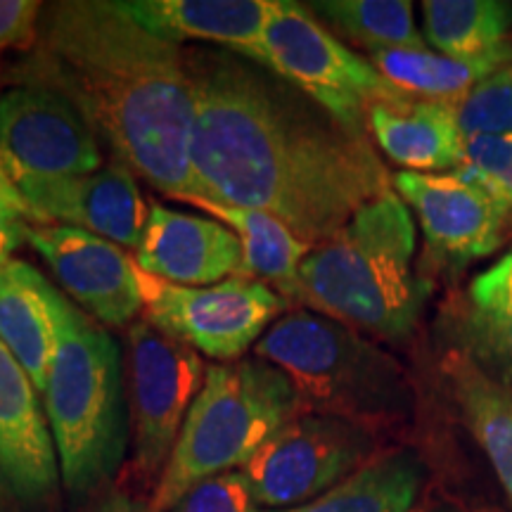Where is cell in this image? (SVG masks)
<instances>
[{"instance_id": "28", "label": "cell", "mask_w": 512, "mask_h": 512, "mask_svg": "<svg viewBox=\"0 0 512 512\" xmlns=\"http://www.w3.org/2000/svg\"><path fill=\"white\" fill-rule=\"evenodd\" d=\"M475 176L512 211V138H470L465 140V164Z\"/></svg>"}, {"instance_id": "15", "label": "cell", "mask_w": 512, "mask_h": 512, "mask_svg": "<svg viewBox=\"0 0 512 512\" xmlns=\"http://www.w3.org/2000/svg\"><path fill=\"white\" fill-rule=\"evenodd\" d=\"M41 399L22 363L0 342V479L27 505L46 503L62 479Z\"/></svg>"}, {"instance_id": "27", "label": "cell", "mask_w": 512, "mask_h": 512, "mask_svg": "<svg viewBox=\"0 0 512 512\" xmlns=\"http://www.w3.org/2000/svg\"><path fill=\"white\" fill-rule=\"evenodd\" d=\"M451 107L465 140L512 138V67L486 76Z\"/></svg>"}, {"instance_id": "6", "label": "cell", "mask_w": 512, "mask_h": 512, "mask_svg": "<svg viewBox=\"0 0 512 512\" xmlns=\"http://www.w3.org/2000/svg\"><path fill=\"white\" fill-rule=\"evenodd\" d=\"M254 356L283 370L302 413L366 425L411 406V384L401 363L375 339L323 313H285L259 339Z\"/></svg>"}, {"instance_id": "30", "label": "cell", "mask_w": 512, "mask_h": 512, "mask_svg": "<svg viewBox=\"0 0 512 512\" xmlns=\"http://www.w3.org/2000/svg\"><path fill=\"white\" fill-rule=\"evenodd\" d=\"M31 216L24 207L22 197L5 171L0 169V268L8 266L12 254L27 242Z\"/></svg>"}, {"instance_id": "21", "label": "cell", "mask_w": 512, "mask_h": 512, "mask_svg": "<svg viewBox=\"0 0 512 512\" xmlns=\"http://www.w3.org/2000/svg\"><path fill=\"white\" fill-rule=\"evenodd\" d=\"M441 373L451 387L467 430L489 458L512 505V389L491 380L470 358L456 351H444Z\"/></svg>"}, {"instance_id": "12", "label": "cell", "mask_w": 512, "mask_h": 512, "mask_svg": "<svg viewBox=\"0 0 512 512\" xmlns=\"http://www.w3.org/2000/svg\"><path fill=\"white\" fill-rule=\"evenodd\" d=\"M392 188L415 211L427 245L453 264L484 259L505 242L512 211L465 169L453 174L399 171Z\"/></svg>"}, {"instance_id": "3", "label": "cell", "mask_w": 512, "mask_h": 512, "mask_svg": "<svg viewBox=\"0 0 512 512\" xmlns=\"http://www.w3.org/2000/svg\"><path fill=\"white\" fill-rule=\"evenodd\" d=\"M415 223L394 190L382 192L302 261L292 304L370 339L399 344L418 328L430 285L413 266Z\"/></svg>"}, {"instance_id": "19", "label": "cell", "mask_w": 512, "mask_h": 512, "mask_svg": "<svg viewBox=\"0 0 512 512\" xmlns=\"http://www.w3.org/2000/svg\"><path fill=\"white\" fill-rule=\"evenodd\" d=\"M64 299L27 261L12 259L0 268V342L22 363L41 396L60 342Z\"/></svg>"}, {"instance_id": "5", "label": "cell", "mask_w": 512, "mask_h": 512, "mask_svg": "<svg viewBox=\"0 0 512 512\" xmlns=\"http://www.w3.org/2000/svg\"><path fill=\"white\" fill-rule=\"evenodd\" d=\"M299 413L292 382L268 361L252 356L209 366L152 494L155 510L171 512L197 484L242 470Z\"/></svg>"}, {"instance_id": "8", "label": "cell", "mask_w": 512, "mask_h": 512, "mask_svg": "<svg viewBox=\"0 0 512 512\" xmlns=\"http://www.w3.org/2000/svg\"><path fill=\"white\" fill-rule=\"evenodd\" d=\"M375 458V434L363 422L299 413L242 467L261 510H292L330 491Z\"/></svg>"}, {"instance_id": "10", "label": "cell", "mask_w": 512, "mask_h": 512, "mask_svg": "<svg viewBox=\"0 0 512 512\" xmlns=\"http://www.w3.org/2000/svg\"><path fill=\"white\" fill-rule=\"evenodd\" d=\"M138 283L147 323L221 363L238 361L256 347L287 309L271 285L254 278L183 287L138 268Z\"/></svg>"}, {"instance_id": "1", "label": "cell", "mask_w": 512, "mask_h": 512, "mask_svg": "<svg viewBox=\"0 0 512 512\" xmlns=\"http://www.w3.org/2000/svg\"><path fill=\"white\" fill-rule=\"evenodd\" d=\"M185 64L195 98L192 197L266 211L316 247L392 190L368 136L347 131L261 62L190 48Z\"/></svg>"}, {"instance_id": "20", "label": "cell", "mask_w": 512, "mask_h": 512, "mask_svg": "<svg viewBox=\"0 0 512 512\" xmlns=\"http://www.w3.org/2000/svg\"><path fill=\"white\" fill-rule=\"evenodd\" d=\"M368 133L403 171L453 174L465 164V138L448 102L406 98L396 105H375Z\"/></svg>"}, {"instance_id": "11", "label": "cell", "mask_w": 512, "mask_h": 512, "mask_svg": "<svg viewBox=\"0 0 512 512\" xmlns=\"http://www.w3.org/2000/svg\"><path fill=\"white\" fill-rule=\"evenodd\" d=\"M100 140L62 93L19 83L0 95V169L15 188L93 174Z\"/></svg>"}, {"instance_id": "25", "label": "cell", "mask_w": 512, "mask_h": 512, "mask_svg": "<svg viewBox=\"0 0 512 512\" xmlns=\"http://www.w3.org/2000/svg\"><path fill=\"white\" fill-rule=\"evenodd\" d=\"M425 41L439 55L470 60L505 46L512 3L505 0H425Z\"/></svg>"}, {"instance_id": "9", "label": "cell", "mask_w": 512, "mask_h": 512, "mask_svg": "<svg viewBox=\"0 0 512 512\" xmlns=\"http://www.w3.org/2000/svg\"><path fill=\"white\" fill-rule=\"evenodd\" d=\"M124 358L133 453L143 479L162 477L192 403L207 380L195 349L147 320L128 325Z\"/></svg>"}, {"instance_id": "32", "label": "cell", "mask_w": 512, "mask_h": 512, "mask_svg": "<svg viewBox=\"0 0 512 512\" xmlns=\"http://www.w3.org/2000/svg\"><path fill=\"white\" fill-rule=\"evenodd\" d=\"M88 512H157V510L155 505H152V498L150 501H145V498L128 494V491L112 489V491H105V494H100V498L93 503V508Z\"/></svg>"}, {"instance_id": "29", "label": "cell", "mask_w": 512, "mask_h": 512, "mask_svg": "<svg viewBox=\"0 0 512 512\" xmlns=\"http://www.w3.org/2000/svg\"><path fill=\"white\" fill-rule=\"evenodd\" d=\"M171 512H261L242 470L223 472L190 489Z\"/></svg>"}, {"instance_id": "16", "label": "cell", "mask_w": 512, "mask_h": 512, "mask_svg": "<svg viewBox=\"0 0 512 512\" xmlns=\"http://www.w3.org/2000/svg\"><path fill=\"white\" fill-rule=\"evenodd\" d=\"M140 271L183 287L219 285L245 278L238 235L209 216L150 204L143 240L136 249Z\"/></svg>"}, {"instance_id": "23", "label": "cell", "mask_w": 512, "mask_h": 512, "mask_svg": "<svg viewBox=\"0 0 512 512\" xmlns=\"http://www.w3.org/2000/svg\"><path fill=\"white\" fill-rule=\"evenodd\" d=\"M370 62L384 79L401 93L418 100L456 102L486 76L512 67V43L491 50L482 57L458 60L432 50H380L370 53Z\"/></svg>"}, {"instance_id": "22", "label": "cell", "mask_w": 512, "mask_h": 512, "mask_svg": "<svg viewBox=\"0 0 512 512\" xmlns=\"http://www.w3.org/2000/svg\"><path fill=\"white\" fill-rule=\"evenodd\" d=\"M188 204L207 211L209 219L221 221L238 235L245 278L271 285L287 304H292L294 292H297L299 266L313 249L309 242L297 238L283 221L266 211L230 207V204L200 200V197H192Z\"/></svg>"}, {"instance_id": "17", "label": "cell", "mask_w": 512, "mask_h": 512, "mask_svg": "<svg viewBox=\"0 0 512 512\" xmlns=\"http://www.w3.org/2000/svg\"><path fill=\"white\" fill-rule=\"evenodd\" d=\"M437 330L444 351L512 389V249L446 299Z\"/></svg>"}, {"instance_id": "24", "label": "cell", "mask_w": 512, "mask_h": 512, "mask_svg": "<svg viewBox=\"0 0 512 512\" xmlns=\"http://www.w3.org/2000/svg\"><path fill=\"white\" fill-rule=\"evenodd\" d=\"M422 482L425 465L418 453L392 451L368 460L316 501L292 510L261 512H411Z\"/></svg>"}, {"instance_id": "2", "label": "cell", "mask_w": 512, "mask_h": 512, "mask_svg": "<svg viewBox=\"0 0 512 512\" xmlns=\"http://www.w3.org/2000/svg\"><path fill=\"white\" fill-rule=\"evenodd\" d=\"M17 74L62 93L140 181L169 200L192 197L195 98L178 43L140 27L114 0H57L43 5Z\"/></svg>"}, {"instance_id": "18", "label": "cell", "mask_w": 512, "mask_h": 512, "mask_svg": "<svg viewBox=\"0 0 512 512\" xmlns=\"http://www.w3.org/2000/svg\"><path fill=\"white\" fill-rule=\"evenodd\" d=\"M140 27L166 41H202L259 62L273 0H121Z\"/></svg>"}, {"instance_id": "26", "label": "cell", "mask_w": 512, "mask_h": 512, "mask_svg": "<svg viewBox=\"0 0 512 512\" xmlns=\"http://www.w3.org/2000/svg\"><path fill=\"white\" fill-rule=\"evenodd\" d=\"M313 15L325 19L337 38L344 36L368 53L380 50H427L425 36L415 27L408 0H318Z\"/></svg>"}, {"instance_id": "33", "label": "cell", "mask_w": 512, "mask_h": 512, "mask_svg": "<svg viewBox=\"0 0 512 512\" xmlns=\"http://www.w3.org/2000/svg\"><path fill=\"white\" fill-rule=\"evenodd\" d=\"M12 498H15V496L10 494V489L3 484V479H0V512H10Z\"/></svg>"}, {"instance_id": "13", "label": "cell", "mask_w": 512, "mask_h": 512, "mask_svg": "<svg viewBox=\"0 0 512 512\" xmlns=\"http://www.w3.org/2000/svg\"><path fill=\"white\" fill-rule=\"evenodd\" d=\"M27 242L62 290L98 323L124 328L143 311L138 264L124 247L86 230L41 223L29 228Z\"/></svg>"}, {"instance_id": "4", "label": "cell", "mask_w": 512, "mask_h": 512, "mask_svg": "<svg viewBox=\"0 0 512 512\" xmlns=\"http://www.w3.org/2000/svg\"><path fill=\"white\" fill-rule=\"evenodd\" d=\"M43 406L64 489L91 496L110 484L124 463L131 425L124 358L117 339L67 299Z\"/></svg>"}, {"instance_id": "14", "label": "cell", "mask_w": 512, "mask_h": 512, "mask_svg": "<svg viewBox=\"0 0 512 512\" xmlns=\"http://www.w3.org/2000/svg\"><path fill=\"white\" fill-rule=\"evenodd\" d=\"M17 192L34 223L72 226L128 249H138L150 219L136 176L114 159L93 174L29 183Z\"/></svg>"}, {"instance_id": "31", "label": "cell", "mask_w": 512, "mask_h": 512, "mask_svg": "<svg viewBox=\"0 0 512 512\" xmlns=\"http://www.w3.org/2000/svg\"><path fill=\"white\" fill-rule=\"evenodd\" d=\"M43 3L36 0H0V53L29 48L36 43Z\"/></svg>"}, {"instance_id": "7", "label": "cell", "mask_w": 512, "mask_h": 512, "mask_svg": "<svg viewBox=\"0 0 512 512\" xmlns=\"http://www.w3.org/2000/svg\"><path fill=\"white\" fill-rule=\"evenodd\" d=\"M259 62L356 136L370 138L368 114L375 105L411 98L384 79L373 62L344 46L306 5L292 0H273Z\"/></svg>"}, {"instance_id": "34", "label": "cell", "mask_w": 512, "mask_h": 512, "mask_svg": "<svg viewBox=\"0 0 512 512\" xmlns=\"http://www.w3.org/2000/svg\"><path fill=\"white\" fill-rule=\"evenodd\" d=\"M432 512H460V510H453V508H441V510H432Z\"/></svg>"}]
</instances>
